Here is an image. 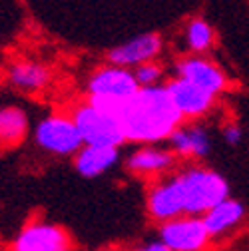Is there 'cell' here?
I'll list each match as a JSON object with an SVG mask.
<instances>
[{"mask_svg": "<svg viewBox=\"0 0 249 251\" xmlns=\"http://www.w3.org/2000/svg\"><path fill=\"white\" fill-rule=\"evenodd\" d=\"M227 198V179L211 168L194 164L153 179L148 187L146 211L151 222L160 226L179 215L201 217Z\"/></svg>", "mask_w": 249, "mask_h": 251, "instance_id": "obj_1", "label": "cell"}, {"mask_svg": "<svg viewBox=\"0 0 249 251\" xmlns=\"http://www.w3.org/2000/svg\"><path fill=\"white\" fill-rule=\"evenodd\" d=\"M116 116L122 124L124 138L144 146L170 140V136L183 124V118L164 86L140 88Z\"/></svg>", "mask_w": 249, "mask_h": 251, "instance_id": "obj_2", "label": "cell"}, {"mask_svg": "<svg viewBox=\"0 0 249 251\" xmlns=\"http://www.w3.org/2000/svg\"><path fill=\"white\" fill-rule=\"evenodd\" d=\"M138 90L140 86L134 78V72L118 66H106L94 72L88 80V94H90L88 104L116 116L118 110Z\"/></svg>", "mask_w": 249, "mask_h": 251, "instance_id": "obj_3", "label": "cell"}, {"mask_svg": "<svg viewBox=\"0 0 249 251\" xmlns=\"http://www.w3.org/2000/svg\"><path fill=\"white\" fill-rule=\"evenodd\" d=\"M8 251H76V241L60 224L30 219L18 229Z\"/></svg>", "mask_w": 249, "mask_h": 251, "instance_id": "obj_4", "label": "cell"}, {"mask_svg": "<svg viewBox=\"0 0 249 251\" xmlns=\"http://www.w3.org/2000/svg\"><path fill=\"white\" fill-rule=\"evenodd\" d=\"M72 120L76 124L80 136H82L84 146L120 148L124 142H126L118 116L102 112L92 104H84V106L76 108Z\"/></svg>", "mask_w": 249, "mask_h": 251, "instance_id": "obj_5", "label": "cell"}, {"mask_svg": "<svg viewBox=\"0 0 249 251\" xmlns=\"http://www.w3.org/2000/svg\"><path fill=\"white\" fill-rule=\"evenodd\" d=\"M34 140L42 151H46L50 155H58V158L76 155L84 146L74 120L66 118V116L44 118L36 126Z\"/></svg>", "mask_w": 249, "mask_h": 251, "instance_id": "obj_6", "label": "cell"}, {"mask_svg": "<svg viewBox=\"0 0 249 251\" xmlns=\"http://www.w3.org/2000/svg\"><path fill=\"white\" fill-rule=\"evenodd\" d=\"M158 239L170 251H209L213 239L201 217L179 215L158 227Z\"/></svg>", "mask_w": 249, "mask_h": 251, "instance_id": "obj_7", "label": "cell"}, {"mask_svg": "<svg viewBox=\"0 0 249 251\" xmlns=\"http://www.w3.org/2000/svg\"><path fill=\"white\" fill-rule=\"evenodd\" d=\"M177 78L190 82L203 92L217 96L227 88V76L217 68L211 60L201 58V56H188L181 58L175 64Z\"/></svg>", "mask_w": 249, "mask_h": 251, "instance_id": "obj_8", "label": "cell"}, {"mask_svg": "<svg viewBox=\"0 0 249 251\" xmlns=\"http://www.w3.org/2000/svg\"><path fill=\"white\" fill-rule=\"evenodd\" d=\"M164 48V40L158 32H148L142 36H136L128 42H124L120 46H116L114 50H110L108 60L112 66L118 68H126L130 70V66H142L151 62L155 56H160Z\"/></svg>", "mask_w": 249, "mask_h": 251, "instance_id": "obj_9", "label": "cell"}, {"mask_svg": "<svg viewBox=\"0 0 249 251\" xmlns=\"http://www.w3.org/2000/svg\"><path fill=\"white\" fill-rule=\"evenodd\" d=\"M126 168L134 176L160 179V177H164L175 170V155L168 148L142 146L128 155Z\"/></svg>", "mask_w": 249, "mask_h": 251, "instance_id": "obj_10", "label": "cell"}, {"mask_svg": "<svg viewBox=\"0 0 249 251\" xmlns=\"http://www.w3.org/2000/svg\"><path fill=\"white\" fill-rule=\"evenodd\" d=\"M166 88H168L170 96H172L174 106L177 108V112L183 120H198L213 108L215 96H211V94L203 92L201 88L185 82L181 78L172 80Z\"/></svg>", "mask_w": 249, "mask_h": 251, "instance_id": "obj_11", "label": "cell"}, {"mask_svg": "<svg viewBox=\"0 0 249 251\" xmlns=\"http://www.w3.org/2000/svg\"><path fill=\"white\" fill-rule=\"evenodd\" d=\"M168 142L174 155H179L181 160H205L211 153V138L201 124H181Z\"/></svg>", "mask_w": 249, "mask_h": 251, "instance_id": "obj_12", "label": "cell"}, {"mask_svg": "<svg viewBox=\"0 0 249 251\" xmlns=\"http://www.w3.org/2000/svg\"><path fill=\"white\" fill-rule=\"evenodd\" d=\"M243 217H245V205L233 198H227L213 205L207 213H203L201 222L207 233L211 235V239H215V237H224L235 227H239Z\"/></svg>", "mask_w": 249, "mask_h": 251, "instance_id": "obj_13", "label": "cell"}, {"mask_svg": "<svg viewBox=\"0 0 249 251\" xmlns=\"http://www.w3.org/2000/svg\"><path fill=\"white\" fill-rule=\"evenodd\" d=\"M120 162V148L82 146L74 155V168L82 177H100Z\"/></svg>", "mask_w": 249, "mask_h": 251, "instance_id": "obj_14", "label": "cell"}, {"mask_svg": "<svg viewBox=\"0 0 249 251\" xmlns=\"http://www.w3.org/2000/svg\"><path fill=\"white\" fill-rule=\"evenodd\" d=\"M28 136V118L16 106L0 108V150L18 148Z\"/></svg>", "mask_w": 249, "mask_h": 251, "instance_id": "obj_15", "label": "cell"}, {"mask_svg": "<svg viewBox=\"0 0 249 251\" xmlns=\"http://www.w3.org/2000/svg\"><path fill=\"white\" fill-rule=\"evenodd\" d=\"M8 78L10 84L20 90L36 92L50 82V72L38 62H16L8 70Z\"/></svg>", "mask_w": 249, "mask_h": 251, "instance_id": "obj_16", "label": "cell"}, {"mask_svg": "<svg viewBox=\"0 0 249 251\" xmlns=\"http://www.w3.org/2000/svg\"><path fill=\"white\" fill-rule=\"evenodd\" d=\"M183 36H185V46L198 54L209 50L213 46V40H215V32H213L211 24L201 20V18H196L185 26Z\"/></svg>", "mask_w": 249, "mask_h": 251, "instance_id": "obj_17", "label": "cell"}, {"mask_svg": "<svg viewBox=\"0 0 249 251\" xmlns=\"http://www.w3.org/2000/svg\"><path fill=\"white\" fill-rule=\"evenodd\" d=\"M162 66H158L155 62H148V64H142L136 68L134 78L138 82L140 88H153V86H160L158 82L162 80Z\"/></svg>", "mask_w": 249, "mask_h": 251, "instance_id": "obj_18", "label": "cell"}, {"mask_svg": "<svg viewBox=\"0 0 249 251\" xmlns=\"http://www.w3.org/2000/svg\"><path fill=\"white\" fill-rule=\"evenodd\" d=\"M222 136H224V140H225L227 146L235 148L243 140V130H241V126H237V124H225L224 128H222Z\"/></svg>", "mask_w": 249, "mask_h": 251, "instance_id": "obj_19", "label": "cell"}, {"mask_svg": "<svg viewBox=\"0 0 249 251\" xmlns=\"http://www.w3.org/2000/svg\"><path fill=\"white\" fill-rule=\"evenodd\" d=\"M130 251H170L160 239H151V241H142L136 247H132Z\"/></svg>", "mask_w": 249, "mask_h": 251, "instance_id": "obj_20", "label": "cell"}, {"mask_svg": "<svg viewBox=\"0 0 249 251\" xmlns=\"http://www.w3.org/2000/svg\"><path fill=\"white\" fill-rule=\"evenodd\" d=\"M100 251H120V249H114V247H108V249H100Z\"/></svg>", "mask_w": 249, "mask_h": 251, "instance_id": "obj_21", "label": "cell"}]
</instances>
